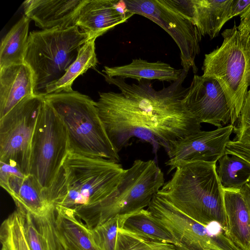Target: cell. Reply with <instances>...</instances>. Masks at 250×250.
<instances>
[{
  "instance_id": "6da1fadb",
  "label": "cell",
  "mask_w": 250,
  "mask_h": 250,
  "mask_svg": "<svg viewBox=\"0 0 250 250\" xmlns=\"http://www.w3.org/2000/svg\"><path fill=\"white\" fill-rule=\"evenodd\" d=\"M188 72L167 87L156 90L150 82L128 83L125 79L105 81L120 92H100L96 106L106 134L119 152L137 138L149 143L157 158L161 146L167 151L172 141L201 131V125L182 104L188 87L183 86Z\"/></svg>"
},
{
  "instance_id": "7a4b0ae2",
  "label": "cell",
  "mask_w": 250,
  "mask_h": 250,
  "mask_svg": "<svg viewBox=\"0 0 250 250\" xmlns=\"http://www.w3.org/2000/svg\"><path fill=\"white\" fill-rule=\"evenodd\" d=\"M119 162L69 152L51 186L44 193L48 203L86 212L109 198L125 171Z\"/></svg>"
},
{
  "instance_id": "3957f363",
  "label": "cell",
  "mask_w": 250,
  "mask_h": 250,
  "mask_svg": "<svg viewBox=\"0 0 250 250\" xmlns=\"http://www.w3.org/2000/svg\"><path fill=\"white\" fill-rule=\"evenodd\" d=\"M157 193L203 225L218 223L226 234L223 188L217 175L216 163L197 162L177 168Z\"/></svg>"
},
{
  "instance_id": "277c9868",
  "label": "cell",
  "mask_w": 250,
  "mask_h": 250,
  "mask_svg": "<svg viewBox=\"0 0 250 250\" xmlns=\"http://www.w3.org/2000/svg\"><path fill=\"white\" fill-rule=\"evenodd\" d=\"M64 125L69 152L81 155L120 162L100 118L96 102L78 91L43 96Z\"/></svg>"
},
{
  "instance_id": "5b68a950",
  "label": "cell",
  "mask_w": 250,
  "mask_h": 250,
  "mask_svg": "<svg viewBox=\"0 0 250 250\" xmlns=\"http://www.w3.org/2000/svg\"><path fill=\"white\" fill-rule=\"evenodd\" d=\"M89 39L76 25L29 33L24 63L33 74L35 95H46L47 87L64 76Z\"/></svg>"
},
{
  "instance_id": "8992f818",
  "label": "cell",
  "mask_w": 250,
  "mask_h": 250,
  "mask_svg": "<svg viewBox=\"0 0 250 250\" xmlns=\"http://www.w3.org/2000/svg\"><path fill=\"white\" fill-rule=\"evenodd\" d=\"M221 45L205 55L203 76L220 84L231 113L234 125L239 116L250 85V32L234 25L222 33Z\"/></svg>"
},
{
  "instance_id": "52a82bcc",
  "label": "cell",
  "mask_w": 250,
  "mask_h": 250,
  "mask_svg": "<svg viewBox=\"0 0 250 250\" xmlns=\"http://www.w3.org/2000/svg\"><path fill=\"white\" fill-rule=\"evenodd\" d=\"M165 184L154 160H135L112 195L79 218L92 229L116 215H127L147 207Z\"/></svg>"
},
{
  "instance_id": "ba28073f",
  "label": "cell",
  "mask_w": 250,
  "mask_h": 250,
  "mask_svg": "<svg viewBox=\"0 0 250 250\" xmlns=\"http://www.w3.org/2000/svg\"><path fill=\"white\" fill-rule=\"evenodd\" d=\"M127 10L152 21L173 39L180 51L183 69L197 71L195 63L202 36L193 21L192 0H124Z\"/></svg>"
},
{
  "instance_id": "9c48e42d",
  "label": "cell",
  "mask_w": 250,
  "mask_h": 250,
  "mask_svg": "<svg viewBox=\"0 0 250 250\" xmlns=\"http://www.w3.org/2000/svg\"><path fill=\"white\" fill-rule=\"evenodd\" d=\"M69 152L66 128L44 99L32 137L30 168V174L43 193L52 185Z\"/></svg>"
},
{
  "instance_id": "30bf717a",
  "label": "cell",
  "mask_w": 250,
  "mask_h": 250,
  "mask_svg": "<svg viewBox=\"0 0 250 250\" xmlns=\"http://www.w3.org/2000/svg\"><path fill=\"white\" fill-rule=\"evenodd\" d=\"M44 99L25 98L0 118V162L30 174L31 143Z\"/></svg>"
},
{
  "instance_id": "8fae6325",
  "label": "cell",
  "mask_w": 250,
  "mask_h": 250,
  "mask_svg": "<svg viewBox=\"0 0 250 250\" xmlns=\"http://www.w3.org/2000/svg\"><path fill=\"white\" fill-rule=\"evenodd\" d=\"M233 129L229 124L211 131L201 130L170 143L166 151L167 173L191 163H216L225 154Z\"/></svg>"
},
{
  "instance_id": "7c38bea8",
  "label": "cell",
  "mask_w": 250,
  "mask_h": 250,
  "mask_svg": "<svg viewBox=\"0 0 250 250\" xmlns=\"http://www.w3.org/2000/svg\"><path fill=\"white\" fill-rule=\"evenodd\" d=\"M182 102L201 124L219 128L230 123L231 113L226 97L220 84L213 78L194 75Z\"/></svg>"
},
{
  "instance_id": "4fadbf2b",
  "label": "cell",
  "mask_w": 250,
  "mask_h": 250,
  "mask_svg": "<svg viewBox=\"0 0 250 250\" xmlns=\"http://www.w3.org/2000/svg\"><path fill=\"white\" fill-rule=\"evenodd\" d=\"M0 185L11 196L17 208L35 216L46 215L53 206L31 174L25 175L17 167L0 162Z\"/></svg>"
},
{
  "instance_id": "5bb4252c",
  "label": "cell",
  "mask_w": 250,
  "mask_h": 250,
  "mask_svg": "<svg viewBox=\"0 0 250 250\" xmlns=\"http://www.w3.org/2000/svg\"><path fill=\"white\" fill-rule=\"evenodd\" d=\"M133 15L124 0H86L79 11L76 25L90 39H96Z\"/></svg>"
},
{
  "instance_id": "9a60e30c",
  "label": "cell",
  "mask_w": 250,
  "mask_h": 250,
  "mask_svg": "<svg viewBox=\"0 0 250 250\" xmlns=\"http://www.w3.org/2000/svg\"><path fill=\"white\" fill-rule=\"evenodd\" d=\"M86 0H27L25 15L42 30L66 29L76 25L77 17Z\"/></svg>"
},
{
  "instance_id": "2e32d148",
  "label": "cell",
  "mask_w": 250,
  "mask_h": 250,
  "mask_svg": "<svg viewBox=\"0 0 250 250\" xmlns=\"http://www.w3.org/2000/svg\"><path fill=\"white\" fill-rule=\"evenodd\" d=\"M33 95V74L26 63L0 68V118Z\"/></svg>"
},
{
  "instance_id": "e0dca14e",
  "label": "cell",
  "mask_w": 250,
  "mask_h": 250,
  "mask_svg": "<svg viewBox=\"0 0 250 250\" xmlns=\"http://www.w3.org/2000/svg\"><path fill=\"white\" fill-rule=\"evenodd\" d=\"M55 229L63 250H100L92 238L91 229L74 210L55 207Z\"/></svg>"
},
{
  "instance_id": "ac0fdd59",
  "label": "cell",
  "mask_w": 250,
  "mask_h": 250,
  "mask_svg": "<svg viewBox=\"0 0 250 250\" xmlns=\"http://www.w3.org/2000/svg\"><path fill=\"white\" fill-rule=\"evenodd\" d=\"M226 235L242 250H250V211L240 190L223 189Z\"/></svg>"
},
{
  "instance_id": "d6986e66",
  "label": "cell",
  "mask_w": 250,
  "mask_h": 250,
  "mask_svg": "<svg viewBox=\"0 0 250 250\" xmlns=\"http://www.w3.org/2000/svg\"><path fill=\"white\" fill-rule=\"evenodd\" d=\"M183 71V68L175 69L161 61L149 62L139 58L134 59L130 63L124 65L105 66L102 71L109 78H131L138 82L146 79L174 82L180 78Z\"/></svg>"
},
{
  "instance_id": "ffe728a7",
  "label": "cell",
  "mask_w": 250,
  "mask_h": 250,
  "mask_svg": "<svg viewBox=\"0 0 250 250\" xmlns=\"http://www.w3.org/2000/svg\"><path fill=\"white\" fill-rule=\"evenodd\" d=\"M232 0H192L193 21L201 36L216 37L229 20Z\"/></svg>"
},
{
  "instance_id": "44dd1931",
  "label": "cell",
  "mask_w": 250,
  "mask_h": 250,
  "mask_svg": "<svg viewBox=\"0 0 250 250\" xmlns=\"http://www.w3.org/2000/svg\"><path fill=\"white\" fill-rule=\"evenodd\" d=\"M120 228L149 241L173 245L178 243L170 231L147 209L127 215Z\"/></svg>"
},
{
  "instance_id": "7402d4cb",
  "label": "cell",
  "mask_w": 250,
  "mask_h": 250,
  "mask_svg": "<svg viewBox=\"0 0 250 250\" xmlns=\"http://www.w3.org/2000/svg\"><path fill=\"white\" fill-rule=\"evenodd\" d=\"M31 20L23 16L2 38L0 46V68L24 63Z\"/></svg>"
},
{
  "instance_id": "603a6c76",
  "label": "cell",
  "mask_w": 250,
  "mask_h": 250,
  "mask_svg": "<svg viewBox=\"0 0 250 250\" xmlns=\"http://www.w3.org/2000/svg\"><path fill=\"white\" fill-rule=\"evenodd\" d=\"M96 39H89L81 48L76 60L58 82L48 86L46 95L73 91L72 85L75 79L88 69L95 67L98 61L95 52Z\"/></svg>"
},
{
  "instance_id": "cb8c5ba5",
  "label": "cell",
  "mask_w": 250,
  "mask_h": 250,
  "mask_svg": "<svg viewBox=\"0 0 250 250\" xmlns=\"http://www.w3.org/2000/svg\"><path fill=\"white\" fill-rule=\"evenodd\" d=\"M218 161L216 173L224 189L240 190L250 182V163L244 159L225 154Z\"/></svg>"
},
{
  "instance_id": "d4e9b609",
  "label": "cell",
  "mask_w": 250,
  "mask_h": 250,
  "mask_svg": "<svg viewBox=\"0 0 250 250\" xmlns=\"http://www.w3.org/2000/svg\"><path fill=\"white\" fill-rule=\"evenodd\" d=\"M1 250H31L24 229L22 214L17 208L0 227Z\"/></svg>"
},
{
  "instance_id": "484cf974",
  "label": "cell",
  "mask_w": 250,
  "mask_h": 250,
  "mask_svg": "<svg viewBox=\"0 0 250 250\" xmlns=\"http://www.w3.org/2000/svg\"><path fill=\"white\" fill-rule=\"evenodd\" d=\"M127 215H116L91 229L92 238L100 250H116L117 233Z\"/></svg>"
},
{
  "instance_id": "4316f807",
  "label": "cell",
  "mask_w": 250,
  "mask_h": 250,
  "mask_svg": "<svg viewBox=\"0 0 250 250\" xmlns=\"http://www.w3.org/2000/svg\"><path fill=\"white\" fill-rule=\"evenodd\" d=\"M172 246L145 239L119 228L116 250H169Z\"/></svg>"
},
{
  "instance_id": "83f0119b",
  "label": "cell",
  "mask_w": 250,
  "mask_h": 250,
  "mask_svg": "<svg viewBox=\"0 0 250 250\" xmlns=\"http://www.w3.org/2000/svg\"><path fill=\"white\" fill-rule=\"evenodd\" d=\"M24 229L28 245L31 250H51L48 240L37 226L33 215L20 208Z\"/></svg>"
},
{
  "instance_id": "f1b7e54d",
  "label": "cell",
  "mask_w": 250,
  "mask_h": 250,
  "mask_svg": "<svg viewBox=\"0 0 250 250\" xmlns=\"http://www.w3.org/2000/svg\"><path fill=\"white\" fill-rule=\"evenodd\" d=\"M233 141L250 144V89L248 90L237 120L233 125Z\"/></svg>"
},
{
  "instance_id": "f546056e",
  "label": "cell",
  "mask_w": 250,
  "mask_h": 250,
  "mask_svg": "<svg viewBox=\"0 0 250 250\" xmlns=\"http://www.w3.org/2000/svg\"><path fill=\"white\" fill-rule=\"evenodd\" d=\"M225 154L239 156L250 163V144L229 140L226 146Z\"/></svg>"
},
{
  "instance_id": "4dcf8cb0",
  "label": "cell",
  "mask_w": 250,
  "mask_h": 250,
  "mask_svg": "<svg viewBox=\"0 0 250 250\" xmlns=\"http://www.w3.org/2000/svg\"><path fill=\"white\" fill-rule=\"evenodd\" d=\"M250 5V0H232L229 15V20L240 15Z\"/></svg>"
},
{
  "instance_id": "1f68e13d",
  "label": "cell",
  "mask_w": 250,
  "mask_h": 250,
  "mask_svg": "<svg viewBox=\"0 0 250 250\" xmlns=\"http://www.w3.org/2000/svg\"><path fill=\"white\" fill-rule=\"evenodd\" d=\"M240 22L238 29L240 31H250V5L240 15Z\"/></svg>"
},
{
  "instance_id": "d6a6232c",
  "label": "cell",
  "mask_w": 250,
  "mask_h": 250,
  "mask_svg": "<svg viewBox=\"0 0 250 250\" xmlns=\"http://www.w3.org/2000/svg\"><path fill=\"white\" fill-rule=\"evenodd\" d=\"M240 191L242 193L250 211V182L245 185L240 189Z\"/></svg>"
},
{
  "instance_id": "836d02e7",
  "label": "cell",
  "mask_w": 250,
  "mask_h": 250,
  "mask_svg": "<svg viewBox=\"0 0 250 250\" xmlns=\"http://www.w3.org/2000/svg\"><path fill=\"white\" fill-rule=\"evenodd\" d=\"M175 245L178 247L181 250H213L204 248L197 245L178 244Z\"/></svg>"
},
{
  "instance_id": "e575fe53",
  "label": "cell",
  "mask_w": 250,
  "mask_h": 250,
  "mask_svg": "<svg viewBox=\"0 0 250 250\" xmlns=\"http://www.w3.org/2000/svg\"><path fill=\"white\" fill-rule=\"evenodd\" d=\"M169 250H181L178 247L173 245L172 247Z\"/></svg>"
},
{
  "instance_id": "d590c367",
  "label": "cell",
  "mask_w": 250,
  "mask_h": 250,
  "mask_svg": "<svg viewBox=\"0 0 250 250\" xmlns=\"http://www.w3.org/2000/svg\"></svg>"
}]
</instances>
